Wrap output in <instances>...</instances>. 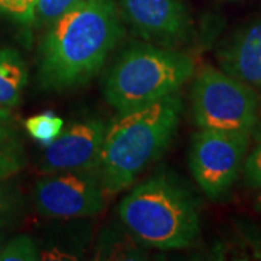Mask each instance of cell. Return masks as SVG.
I'll list each match as a JSON object with an SVG mask.
<instances>
[{"instance_id": "1", "label": "cell", "mask_w": 261, "mask_h": 261, "mask_svg": "<svg viewBox=\"0 0 261 261\" xmlns=\"http://www.w3.org/2000/svg\"><path fill=\"white\" fill-rule=\"evenodd\" d=\"M123 35L113 0H83L48 23L39 42L38 82L45 90H67L99 73Z\"/></svg>"}, {"instance_id": "2", "label": "cell", "mask_w": 261, "mask_h": 261, "mask_svg": "<svg viewBox=\"0 0 261 261\" xmlns=\"http://www.w3.org/2000/svg\"><path fill=\"white\" fill-rule=\"evenodd\" d=\"M183 99L177 93L137 111L121 113L108 125L97 173L105 193H119L166 151L177 132Z\"/></svg>"}, {"instance_id": "3", "label": "cell", "mask_w": 261, "mask_h": 261, "mask_svg": "<svg viewBox=\"0 0 261 261\" xmlns=\"http://www.w3.org/2000/svg\"><path fill=\"white\" fill-rule=\"evenodd\" d=\"M122 225L144 247L178 250L200 233V207L195 192L174 173L161 171L140 183L118 207Z\"/></svg>"}, {"instance_id": "4", "label": "cell", "mask_w": 261, "mask_h": 261, "mask_svg": "<svg viewBox=\"0 0 261 261\" xmlns=\"http://www.w3.org/2000/svg\"><path fill=\"white\" fill-rule=\"evenodd\" d=\"M195 74L190 57L174 48L134 44L113 63L103 83L106 102L119 113H128L159 102Z\"/></svg>"}, {"instance_id": "5", "label": "cell", "mask_w": 261, "mask_h": 261, "mask_svg": "<svg viewBox=\"0 0 261 261\" xmlns=\"http://www.w3.org/2000/svg\"><path fill=\"white\" fill-rule=\"evenodd\" d=\"M192 112L200 129L252 134L258 123V96L250 84L203 65L192 87Z\"/></svg>"}, {"instance_id": "6", "label": "cell", "mask_w": 261, "mask_h": 261, "mask_svg": "<svg viewBox=\"0 0 261 261\" xmlns=\"http://www.w3.org/2000/svg\"><path fill=\"white\" fill-rule=\"evenodd\" d=\"M251 134L200 129L192 137L189 166L196 183L212 200L229 195L244 168Z\"/></svg>"}, {"instance_id": "7", "label": "cell", "mask_w": 261, "mask_h": 261, "mask_svg": "<svg viewBox=\"0 0 261 261\" xmlns=\"http://www.w3.org/2000/svg\"><path fill=\"white\" fill-rule=\"evenodd\" d=\"M39 214L54 219L93 216L105 207V189L97 170H74L48 174L34 187Z\"/></svg>"}, {"instance_id": "8", "label": "cell", "mask_w": 261, "mask_h": 261, "mask_svg": "<svg viewBox=\"0 0 261 261\" xmlns=\"http://www.w3.org/2000/svg\"><path fill=\"white\" fill-rule=\"evenodd\" d=\"M106 128L108 125L100 118L71 123L47 145L39 163L41 171L53 174L74 170H97Z\"/></svg>"}, {"instance_id": "9", "label": "cell", "mask_w": 261, "mask_h": 261, "mask_svg": "<svg viewBox=\"0 0 261 261\" xmlns=\"http://www.w3.org/2000/svg\"><path fill=\"white\" fill-rule=\"evenodd\" d=\"M125 18L141 37L173 47L190 37L192 22L185 0H119Z\"/></svg>"}, {"instance_id": "10", "label": "cell", "mask_w": 261, "mask_h": 261, "mask_svg": "<svg viewBox=\"0 0 261 261\" xmlns=\"http://www.w3.org/2000/svg\"><path fill=\"white\" fill-rule=\"evenodd\" d=\"M218 61L226 74L261 87V18L233 32L219 48Z\"/></svg>"}, {"instance_id": "11", "label": "cell", "mask_w": 261, "mask_h": 261, "mask_svg": "<svg viewBox=\"0 0 261 261\" xmlns=\"http://www.w3.org/2000/svg\"><path fill=\"white\" fill-rule=\"evenodd\" d=\"M27 152L10 109L0 106V178H9L22 171Z\"/></svg>"}, {"instance_id": "12", "label": "cell", "mask_w": 261, "mask_h": 261, "mask_svg": "<svg viewBox=\"0 0 261 261\" xmlns=\"http://www.w3.org/2000/svg\"><path fill=\"white\" fill-rule=\"evenodd\" d=\"M28 83V68L22 56L13 48H0V106H18Z\"/></svg>"}, {"instance_id": "13", "label": "cell", "mask_w": 261, "mask_h": 261, "mask_svg": "<svg viewBox=\"0 0 261 261\" xmlns=\"http://www.w3.org/2000/svg\"><path fill=\"white\" fill-rule=\"evenodd\" d=\"M144 245L123 226H108L100 233L96 248V260H144Z\"/></svg>"}, {"instance_id": "14", "label": "cell", "mask_w": 261, "mask_h": 261, "mask_svg": "<svg viewBox=\"0 0 261 261\" xmlns=\"http://www.w3.org/2000/svg\"><path fill=\"white\" fill-rule=\"evenodd\" d=\"M25 197L16 183L0 178V229L18 226L25 215Z\"/></svg>"}, {"instance_id": "15", "label": "cell", "mask_w": 261, "mask_h": 261, "mask_svg": "<svg viewBox=\"0 0 261 261\" xmlns=\"http://www.w3.org/2000/svg\"><path fill=\"white\" fill-rule=\"evenodd\" d=\"M25 128L31 135V138L48 145L63 132L64 121L56 113L44 112L27 119Z\"/></svg>"}, {"instance_id": "16", "label": "cell", "mask_w": 261, "mask_h": 261, "mask_svg": "<svg viewBox=\"0 0 261 261\" xmlns=\"http://www.w3.org/2000/svg\"><path fill=\"white\" fill-rule=\"evenodd\" d=\"M41 258L37 241L28 235H18L3 244L0 261H35Z\"/></svg>"}, {"instance_id": "17", "label": "cell", "mask_w": 261, "mask_h": 261, "mask_svg": "<svg viewBox=\"0 0 261 261\" xmlns=\"http://www.w3.org/2000/svg\"><path fill=\"white\" fill-rule=\"evenodd\" d=\"M251 137L254 145L244 161V181L250 189H261V123L255 125Z\"/></svg>"}, {"instance_id": "18", "label": "cell", "mask_w": 261, "mask_h": 261, "mask_svg": "<svg viewBox=\"0 0 261 261\" xmlns=\"http://www.w3.org/2000/svg\"><path fill=\"white\" fill-rule=\"evenodd\" d=\"M83 0H37L35 15L42 23H51L53 20L64 15L67 10L74 8Z\"/></svg>"}, {"instance_id": "19", "label": "cell", "mask_w": 261, "mask_h": 261, "mask_svg": "<svg viewBox=\"0 0 261 261\" xmlns=\"http://www.w3.org/2000/svg\"><path fill=\"white\" fill-rule=\"evenodd\" d=\"M37 0H0V13L20 22H31L35 16Z\"/></svg>"}, {"instance_id": "20", "label": "cell", "mask_w": 261, "mask_h": 261, "mask_svg": "<svg viewBox=\"0 0 261 261\" xmlns=\"http://www.w3.org/2000/svg\"><path fill=\"white\" fill-rule=\"evenodd\" d=\"M254 209H255L257 212H261V193L258 195V197L255 199V202H254Z\"/></svg>"}, {"instance_id": "21", "label": "cell", "mask_w": 261, "mask_h": 261, "mask_svg": "<svg viewBox=\"0 0 261 261\" xmlns=\"http://www.w3.org/2000/svg\"><path fill=\"white\" fill-rule=\"evenodd\" d=\"M6 233H8V231H5V229H0V248H2V247H3V244H5Z\"/></svg>"}, {"instance_id": "22", "label": "cell", "mask_w": 261, "mask_h": 261, "mask_svg": "<svg viewBox=\"0 0 261 261\" xmlns=\"http://www.w3.org/2000/svg\"><path fill=\"white\" fill-rule=\"evenodd\" d=\"M229 2H233V0H229Z\"/></svg>"}]
</instances>
